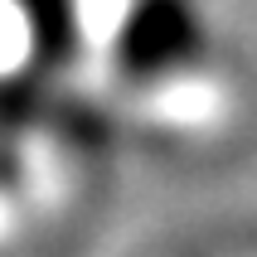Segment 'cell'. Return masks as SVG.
<instances>
[{"label": "cell", "instance_id": "obj_1", "mask_svg": "<svg viewBox=\"0 0 257 257\" xmlns=\"http://www.w3.org/2000/svg\"><path fill=\"white\" fill-rule=\"evenodd\" d=\"M73 58L112 112L151 131L209 141L238 121V73L189 0H68Z\"/></svg>", "mask_w": 257, "mask_h": 257}, {"label": "cell", "instance_id": "obj_2", "mask_svg": "<svg viewBox=\"0 0 257 257\" xmlns=\"http://www.w3.org/2000/svg\"><path fill=\"white\" fill-rule=\"evenodd\" d=\"M15 170L25 175L39 214L78 209L97 189L107 165V126L92 107L44 102L20 121L15 131Z\"/></svg>", "mask_w": 257, "mask_h": 257}, {"label": "cell", "instance_id": "obj_3", "mask_svg": "<svg viewBox=\"0 0 257 257\" xmlns=\"http://www.w3.org/2000/svg\"><path fill=\"white\" fill-rule=\"evenodd\" d=\"M68 58V0H0V97H25L44 87Z\"/></svg>", "mask_w": 257, "mask_h": 257}, {"label": "cell", "instance_id": "obj_4", "mask_svg": "<svg viewBox=\"0 0 257 257\" xmlns=\"http://www.w3.org/2000/svg\"><path fill=\"white\" fill-rule=\"evenodd\" d=\"M34 218H39V204H34V194H29L25 175L15 170V160L5 156L0 160V257L29 238Z\"/></svg>", "mask_w": 257, "mask_h": 257}]
</instances>
